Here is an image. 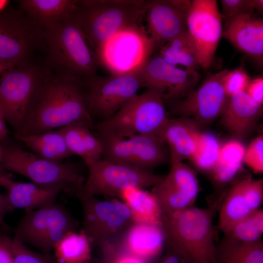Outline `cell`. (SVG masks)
I'll return each mask as SVG.
<instances>
[{
	"label": "cell",
	"mask_w": 263,
	"mask_h": 263,
	"mask_svg": "<svg viewBox=\"0 0 263 263\" xmlns=\"http://www.w3.org/2000/svg\"><path fill=\"white\" fill-rule=\"evenodd\" d=\"M217 263H263V244L261 240L244 243L227 235L216 246Z\"/></svg>",
	"instance_id": "obj_30"
},
{
	"label": "cell",
	"mask_w": 263,
	"mask_h": 263,
	"mask_svg": "<svg viewBox=\"0 0 263 263\" xmlns=\"http://www.w3.org/2000/svg\"><path fill=\"white\" fill-rule=\"evenodd\" d=\"M0 263H13V258L9 250L0 244Z\"/></svg>",
	"instance_id": "obj_46"
},
{
	"label": "cell",
	"mask_w": 263,
	"mask_h": 263,
	"mask_svg": "<svg viewBox=\"0 0 263 263\" xmlns=\"http://www.w3.org/2000/svg\"><path fill=\"white\" fill-rule=\"evenodd\" d=\"M222 15L215 0H192L187 19V31L195 47L199 66L212 65L223 35Z\"/></svg>",
	"instance_id": "obj_14"
},
{
	"label": "cell",
	"mask_w": 263,
	"mask_h": 263,
	"mask_svg": "<svg viewBox=\"0 0 263 263\" xmlns=\"http://www.w3.org/2000/svg\"><path fill=\"white\" fill-rule=\"evenodd\" d=\"M221 145L215 135L201 132L189 160L199 170L210 172L216 163Z\"/></svg>",
	"instance_id": "obj_34"
},
{
	"label": "cell",
	"mask_w": 263,
	"mask_h": 263,
	"mask_svg": "<svg viewBox=\"0 0 263 263\" xmlns=\"http://www.w3.org/2000/svg\"><path fill=\"white\" fill-rule=\"evenodd\" d=\"M189 0H154L147 2L145 14L155 49L187 31Z\"/></svg>",
	"instance_id": "obj_17"
},
{
	"label": "cell",
	"mask_w": 263,
	"mask_h": 263,
	"mask_svg": "<svg viewBox=\"0 0 263 263\" xmlns=\"http://www.w3.org/2000/svg\"><path fill=\"white\" fill-rule=\"evenodd\" d=\"M22 11L43 28L66 19L78 8V0H22Z\"/></svg>",
	"instance_id": "obj_24"
},
{
	"label": "cell",
	"mask_w": 263,
	"mask_h": 263,
	"mask_svg": "<svg viewBox=\"0 0 263 263\" xmlns=\"http://www.w3.org/2000/svg\"><path fill=\"white\" fill-rule=\"evenodd\" d=\"M12 69L0 62V76L7 70Z\"/></svg>",
	"instance_id": "obj_49"
},
{
	"label": "cell",
	"mask_w": 263,
	"mask_h": 263,
	"mask_svg": "<svg viewBox=\"0 0 263 263\" xmlns=\"http://www.w3.org/2000/svg\"><path fill=\"white\" fill-rule=\"evenodd\" d=\"M83 229L92 247L103 246L118 233L135 223L128 206L117 199L101 200L79 197Z\"/></svg>",
	"instance_id": "obj_12"
},
{
	"label": "cell",
	"mask_w": 263,
	"mask_h": 263,
	"mask_svg": "<svg viewBox=\"0 0 263 263\" xmlns=\"http://www.w3.org/2000/svg\"><path fill=\"white\" fill-rule=\"evenodd\" d=\"M251 78L243 66L227 70L223 78V86L228 97L244 91Z\"/></svg>",
	"instance_id": "obj_39"
},
{
	"label": "cell",
	"mask_w": 263,
	"mask_h": 263,
	"mask_svg": "<svg viewBox=\"0 0 263 263\" xmlns=\"http://www.w3.org/2000/svg\"><path fill=\"white\" fill-rule=\"evenodd\" d=\"M244 194L251 211L259 209L263 201V179L247 177Z\"/></svg>",
	"instance_id": "obj_41"
},
{
	"label": "cell",
	"mask_w": 263,
	"mask_h": 263,
	"mask_svg": "<svg viewBox=\"0 0 263 263\" xmlns=\"http://www.w3.org/2000/svg\"><path fill=\"white\" fill-rule=\"evenodd\" d=\"M263 234V210L252 211L248 215L235 224L228 236L244 243H253L261 240Z\"/></svg>",
	"instance_id": "obj_36"
},
{
	"label": "cell",
	"mask_w": 263,
	"mask_h": 263,
	"mask_svg": "<svg viewBox=\"0 0 263 263\" xmlns=\"http://www.w3.org/2000/svg\"><path fill=\"white\" fill-rule=\"evenodd\" d=\"M246 178L235 182L227 190L221 204L218 226L224 235L251 212L244 194Z\"/></svg>",
	"instance_id": "obj_28"
},
{
	"label": "cell",
	"mask_w": 263,
	"mask_h": 263,
	"mask_svg": "<svg viewBox=\"0 0 263 263\" xmlns=\"http://www.w3.org/2000/svg\"><path fill=\"white\" fill-rule=\"evenodd\" d=\"M118 198L129 207L136 223L161 226L162 212L155 196L143 188L131 187L126 188Z\"/></svg>",
	"instance_id": "obj_26"
},
{
	"label": "cell",
	"mask_w": 263,
	"mask_h": 263,
	"mask_svg": "<svg viewBox=\"0 0 263 263\" xmlns=\"http://www.w3.org/2000/svg\"><path fill=\"white\" fill-rule=\"evenodd\" d=\"M227 70L209 74L187 96L174 101L171 112L191 118L200 126L212 123L221 116L228 101L223 86V78Z\"/></svg>",
	"instance_id": "obj_15"
},
{
	"label": "cell",
	"mask_w": 263,
	"mask_h": 263,
	"mask_svg": "<svg viewBox=\"0 0 263 263\" xmlns=\"http://www.w3.org/2000/svg\"><path fill=\"white\" fill-rule=\"evenodd\" d=\"M165 176L176 188L195 202L199 186L193 169L183 162H170L169 171Z\"/></svg>",
	"instance_id": "obj_35"
},
{
	"label": "cell",
	"mask_w": 263,
	"mask_h": 263,
	"mask_svg": "<svg viewBox=\"0 0 263 263\" xmlns=\"http://www.w3.org/2000/svg\"><path fill=\"white\" fill-rule=\"evenodd\" d=\"M223 19L227 20L240 15L254 13L251 0H221Z\"/></svg>",
	"instance_id": "obj_42"
},
{
	"label": "cell",
	"mask_w": 263,
	"mask_h": 263,
	"mask_svg": "<svg viewBox=\"0 0 263 263\" xmlns=\"http://www.w3.org/2000/svg\"><path fill=\"white\" fill-rule=\"evenodd\" d=\"M159 56L171 65L182 66L187 70L197 71L199 66L195 47L187 31L162 46Z\"/></svg>",
	"instance_id": "obj_32"
},
{
	"label": "cell",
	"mask_w": 263,
	"mask_h": 263,
	"mask_svg": "<svg viewBox=\"0 0 263 263\" xmlns=\"http://www.w3.org/2000/svg\"><path fill=\"white\" fill-rule=\"evenodd\" d=\"M2 156V149L1 145L0 143V177L4 175L9 174L5 171V170L3 169L2 167V165H1Z\"/></svg>",
	"instance_id": "obj_48"
},
{
	"label": "cell",
	"mask_w": 263,
	"mask_h": 263,
	"mask_svg": "<svg viewBox=\"0 0 263 263\" xmlns=\"http://www.w3.org/2000/svg\"><path fill=\"white\" fill-rule=\"evenodd\" d=\"M155 49L147 31L139 23L114 35L94 52L98 65L111 75L139 73Z\"/></svg>",
	"instance_id": "obj_8"
},
{
	"label": "cell",
	"mask_w": 263,
	"mask_h": 263,
	"mask_svg": "<svg viewBox=\"0 0 263 263\" xmlns=\"http://www.w3.org/2000/svg\"><path fill=\"white\" fill-rule=\"evenodd\" d=\"M181 263H189L187 262L185 260H184Z\"/></svg>",
	"instance_id": "obj_51"
},
{
	"label": "cell",
	"mask_w": 263,
	"mask_h": 263,
	"mask_svg": "<svg viewBox=\"0 0 263 263\" xmlns=\"http://www.w3.org/2000/svg\"><path fill=\"white\" fill-rule=\"evenodd\" d=\"M110 241L150 263L161 252L165 239L161 226L135 222Z\"/></svg>",
	"instance_id": "obj_19"
},
{
	"label": "cell",
	"mask_w": 263,
	"mask_h": 263,
	"mask_svg": "<svg viewBox=\"0 0 263 263\" xmlns=\"http://www.w3.org/2000/svg\"><path fill=\"white\" fill-rule=\"evenodd\" d=\"M224 198L206 208L193 206L163 215L161 227L167 247L189 263H217L213 220Z\"/></svg>",
	"instance_id": "obj_2"
},
{
	"label": "cell",
	"mask_w": 263,
	"mask_h": 263,
	"mask_svg": "<svg viewBox=\"0 0 263 263\" xmlns=\"http://www.w3.org/2000/svg\"><path fill=\"white\" fill-rule=\"evenodd\" d=\"M0 187L4 188L13 207L36 209L56 202L59 194L65 192L61 186L43 187L35 183L15 181L9 174L0 177Z\"/></svg>",
	"instance_id": "obj_23"
},
{
	"label": "cell",
	"mask_w": 263,
	"mask_h": 263,
	"mask_svg": "<svg viewBox=\"0 0 263 263\" xmlns=\"http://www.w3.org/2000/svg\"><path fill=\"white\" fill-rule=\"evenodd\" d=\"M148 1L78 0L74 16L94 52L121 29L138 23Z\"/></svg>",
	"instance_id": "obj_4"
},
{
	"label": "cell",
	"mask_w": 263,
	"mask_h": 263,
	"mask_svg": "<svg viewBox=\"0 0 263 263\" xmlns=\"http://www.w3.org/2000/svg\"><path fill=\"white\" fill-rule=\"evenodd\" d=\"M49 73L30 62L10 69L0 77V106L15 133L33 109Z\"/></svg>",
	"instance_id": "obj_7"
},
{
	"label": "cell",
	"mask_w": 263,
	"mask_h": 263,
	"mask_svg": "<svg viewBox=\"0 0 263 263\" xmlns=\"http://www.w3.org/2000/svg\"><path fill=\"white\" fill-rule=\"evenodd\" d=\"M101 257L91 263H149L121 249L109 241L100 248Z\"/></svg>",
	"instance_id": "obj_38"
},
{
	"label": "cell",
	"mask_w": 263,
	"mask_h": 263,
	"mask_svg": "<svg viewBox=\"0 0 263 263\" xmlns=\"http://www.w3.org/2000/svg\"><path fill=\"white\" fill-rule=\"evenodd\" d=\"M244 92L256 103L263 104V76L251 78Z\"/></svg>",
	"instance_id": "obj_43"
},
{
	"label": "cell",
	"mask_w": 263,
	"mask_h": 263,
	"mask_svg": "<svg viewBox=\"0 0 263 263\" xmlns=\"http://www.w3.org/2000/svg\"><path fill=\"white\" fill-rule=\"evenodd\" d=\"M25 210V214L15 230V236L22 243L34 246L44 253L53 237V205Z\"/></svg>",
	"instance_id": "obj_22"
},
{
	"label": "cell",
	"mask_w": 263,
	"mask_h": 263,
	"mask_svg": "<svg viewBox=\"0 0 263 263\" xmlns=\"http://www.w3.org/2000/svg\"><path fill=\"white\" fill-rule=\"evenodd\" d=\"M9 2V0H0V13L5 8Z\"/></svg>",
	"instance_id": "obj_50"
},
{
	"label": "cell",
	"mask_w": 263,
	"mask_h": 263,
	"mask_svg": "<svg viewBox=\"0 0 263 263\" xmlns=\"http://www.w3.org/2000/svg\"><path fill=\"white\" fill-rule=\"evenodd\" d=\"M82 123H75L60 129L67 147L73 155L80 156L84 162L102 158L103 149L100 140Z\"/></svg>",
	"instance_id": "obj_25"
},
{
	"label": "cell",
	"mask_w": 263,
	"mask_h": 263,
	"mask_svg": "<svg viewBox=\"0 0 263 263\" xmlns=\"http://www.w3.org/2000/svg\"><path fill=\"white\" fill-rule=\"evenodd\" d=\"M200 125L188 117L169 118L161 134V138L169 148L170 162L190 159L196 148Z\"/></svg>",
	"instance_id": "obj_21"
},
{
	"label": "cell",
	"mask_w": 263,
	"mask_h": 263,
	"mask_svg": "<svg viewBox=\"0 0 263 263\" xmlns=\"http://www.w3.org/2000/svg\"><path fill=\"white\" fill-rule=\"evenodd\" d=\"M47 63L66 75L87 79L95 76L98 65L95 54L74 15L44 28Z\"/></svg>",
	"instance_id": "obj_3"
},
{
	"label": "cell",
	"mask_w": 263,
	"mask_h": 263,
	"mask_svg": "<svg viewBox=\"0 0 263 263\" xmlns=\"http://www.w3.org/2000/svg\"><path fill=\"white\" fill-rule=\"evenodd\" d=\"M13 209L6 194L0 193V227L8 211Z\"/></svg>",
	"instance_id": "obj_44"
},
{
	"label": "cell",
	"mask_w": 263,
	"mask_h": 263,
	"mask_svg": "<svg viewBox=\"0 0 263 263\" xmlns=\"http://www.w3.org/2000/svg\"><path fill=\"white\" fill-rule=\"evenodd\" d=\"M91 249L82 230L70 231L55 244L54 256L58 263H91Z\"/></svg>",
	"instance_id": "obj_31"
},
{
	"label": "cell",
	"mask_w": 263,
	"mask_h": 263,
	"mask_svg": "<svg viewBox=\"0 0 263 263\" xmlns=\"http://www.w3.org/2000/svg\"><path fill=\"white\" fill-rule=\"evenodd\" d=\"M263 113L262 106L254 102L244 91L229 97L222 114L223 126L239 140L248 136L254 130Z\"/></svg>",
	"instance_id": "obj_20"
},
{
	"label": "cell",
	"mask_w": 263,
	"mask_h": 263,
	"mask_svg": "<svg viewBox=\"0 0 263 263\" xmlns=\"http://www.w3.org/2000/svg\"><path fill=\"white\" fill-rule=\"evenodd\" d=\"M15 136L23 143L31 152L49 160L62 162L72 155L59 129L36 134L15 135Z\"/></svg>",
	"instance_id": "obj_27"
},
{
	"label": "cell",
	"mask_w": 263,
	"mask_h": 263,
	"mask_svg": "<svg viewBox=\"0 0 263 263\" xmlns=\"http://www.w3.org/2000/svg\"><path fill=\"white\" fill-rule=\"evenodd\" d=\"M140 74L143 87L158 92L164 101L184 98L195 89L200 79L197 71L173 66L159 56L150 57Z\"/></svg>",
	"instance_id": "obj_16"
},
{
	"label": "cell",
	"mask_w": 263,
	"mask_h": 263,
	"mask_svg": "<svg viewBox=\"0 0 263 263\" xmlns=\"http://www.w3.org/2000/svg\"><path fill=\"white\" fill-rule=\"evenodd\" d=\"M251 5L253 9L256 10L260 14L263 12V0H251Z\"/></svg>",
	"instance_id": "obj_47"
},
{
	"label": "cell",
	"mask_w": 263,
	"mask_h": 263,
	"mask_svg": "<svg viewBox=\"0 0 263 263\" xmlns=\"http://www.w3.org/2000/svg\"><path fill=\"white\" fill-rule=\"evenodd\" d=\"M150 192L157 199L162 215L183 210L194 206L195 203L171 183L165 176L152 188Z\"/></svg>",
	"instance_id": "obj_33"
},
{
	"label": "cell",
	"mask_w": 263,
	"mask_h": 263,
	"mask_svg": "<svg viewBox=\"0 0 263 263\" xmlns=\"http://www.w3.org/2000/svg\"><path fill=\"white\" fill-rule=\"evenodd\" d=\"M8 130L6 125V121L0 106V143L5 142L8 137Z\"/></svg>",
	"instance_id": "obj_45"
},
{
	"label": "cell",
	"mask_w": 263,
	"mask_h": 263,
	"mask_svg": "<svg viewBox=\"0 0 263 263\" xmlns=\"http://www.w3.org/2000/svg\"><path fill=\"white\" fill-rule=\"evenodd\" d=\"M223 37L260 65L263 61V19L248 13L225 20Z\"/></svg>",
	"instance_id": "obj_18"
},
{
	"label": "cell",
	"mask_w": 263,
	"mask_h": 263,
	"mask_svg": "<svg viewBox=\"0 0 263 263\" xmlns=\"http://www.w3.org/2000/svg\"><path fill=\"white\" fill-rule=\"evenodd\" d=\"M103 149L102 159L150 170L169 158L165 142L154 136L137 134L127 138L96 136Z\"/></svg>",
	"instance_id": "obj_13"
},
{
	"label": "cell",
	"mask_w": 263,
	"mask_h": 263,
	"mask_svg": "<svg viewBox=\"0 0 263 263\" xmlns=\"http://www.w3.org/2000/svg\"><path fill=\"white\" fill-rule=\"evenodd\" d=\"M43 44L44 28L26 14H0V62L10 68L28 63Z\"/></svg>",
	"instance_id": "obj_11"
},
{
	"label": "cell",
	"mask_w": 263,
	"mask_h": 263,
	"mask_svg": "<svg viewBox=\"0 0 263 263\" xmlns=\"http://www.w3.org/2000/svg\"><path fill=\"white\" fill-rule=\"evenodd\" d=\"M245 148L234 139L222 144L216 163L210 171L212 179L220 187L230 182L241 169Z\"/></svg>",
	"instance_id": "obj_29"
},
{
	"label": "cell",
	"mask_w": 263,
	"mask_h": 263,
	"mask_svg": "<svg viewBox=\"0 0 263 263\" xmlns=\"http://www.w3.org/2000/svg\"><path fill=\"white\" fill-rule=\"evenodd\" d=\"M88 175L76 197H90L105 195L118 198L128 188L145 189L153 187L164 176L133 166L119 164L101 158L84 163Z\"/></svg>",
	"instance_id": "obj_9"
},
{
	"label": "cell",
	"mask_w": 263,
	"mask_h": 263,
	"mask_svg": "<svg viewBox=\"0 0 263 263\" xmlns=\"http://www.w3.org/2000/svg\"><path fill=\"white\" fill-rule=\"evenodd\" d=\"M75 123L94 125L84 81L66 75H48L33 109L15 135L38 134Z\"/></svg>",
	"instance_id": "obj_1"
},
{
	"label": "cell",
	"mask_w": 263,
	"mask_h": 263,
	"mask_svg": "<svg viewBox=\"0 0 263 263\" xmlns=\"http://www.w3.org/2000/svg\"><path fill=\"white\" fill-rule=\"evenodd\" d=\"M244 162L253 172H263V137L260 135L253 140L245 148Z\"/></svg>",
	"instance_id": "obj_40"
},
{
	"label": "cell",
	"mask_w": 263,
	"mask_h": 263,
	"mask_svg": "<svg viewBox=\"0 0 263 263\" xmlns=\"http://www.w3.org/2000/svg\"><path fill=\"white\" fill-rule=\"evenodd\" d=\"M0 244L9 250L13 263H58L51 253L35 252L15 237L11 238L1 233Z\"/></svg>",
	"instance_id": "obj_37"
},
{
	"label": "cell",
	"mask_w": 263,
	"mask_h": 263,
	"mask_svg": "<svg viewBox=\"0 0 263 263\" xmlns=\"http://www.w3.org/2000/svg\"><path fill=\"white\" fill-rule=\"evenodd\" d=\"M89 113L94 120H106L130 102L144 87L140 72L91 77L84 81Z\"/></svg>",
	"instance_id": "obj_10"
},
{
	"label": "cell",
	"mask_w": 263,
	"mask_h": 263,
	"mask_svg": "<svg viewBox=\"0 0 263 263\" xmlns=\"http://www.w3.org/2000/svg\"><path fill=\"white\" fill-rule=\"evenodd\" d=\"M169 118L162 95L154 90L147 89L110 118L97 122L93 127L97 135L127 138L145 134L161 138Z\"/></svg>",
	"instance_id": "obj_6"
},
{
	"label": "cell",
	"mask_w": 263,
	"mask_h": 263,
	"mask_svg": "<svg viewBox=\"0 0 263 263\" xmlns=\"http://www.w3.org/2000/svg\"><path fill=\"white\" fill-rule=\"evenodd\" d=\"M0 144L1 165L5 170L24 176L40 186H61L65 192L76 196L80 191L86 178L76 164L49 160L18 145Z\"/></svg>",
	"instance_id": "obj_5"
}]
</instances>
